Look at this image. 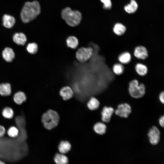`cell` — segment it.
<instances>
[{
    "mask_svg": "<svg viewBox=\"0 0 164 164\" xmlns=\"http://www.w3.org/2000/svg\"><path fill=\"white\" fill-rule=\"evenodd\" d=\"M40 13V7L38 1L26 2L21 12L22 20L24 23H28L35 19Z\"/></svg>",
    "mask_w": 164,
    "mask_h": 164,
    "instance_id": "1",
    "label": "cell"
},
{
    "mask_svg": "<svg viewBox=\"0 0 164 164\" xmlns=\"http://www.w3.org/2000/svg\"><path fill=\"white\" fill-rule=\"evenodd\" d=\"M62 17L69 26L74 27L80 23L82 16L81 13L77 10L73 11L69 7L63 9L61 13Z\"/></svg>",
    "mask_w": 164,
    "mask_h": 164,
    "instance_id": "2",
    "label": "cell"
},
{
    "mask_svg": "<svg viewBox=\"0 0 164 164\" xmlns=\"http://www.w3.org/2000/svg\"><path fill=\"white\" fill-rule=\"evenodd\" d=\"M59 120V117L55 111L49 110L42 116V121L44 127L49 130L56 126Z\"/></svg>",
    "mask_w": 164,
    "mask_h": 164,
    "instance_id": "3",
    "label": "cell"
},
{
    "mask_svg": "<svg viewBox=\"0 0 164 164\" xmlns=\"http://www.w3.org/2000/svg\"><path fill=\"white\" fill-rule=\"evenodd\" d=\"M128 91L132 97L135 98H140L145 94V87L143 84H139L137 80L134 79L129 83Z\"/></svg>",
    "mask_w": 164,
    "mask_h": 164,
    "instance_id": "4",
    "label": "cell"
},
{
    "mask_svg": "<svg viewBox=\"0 0 164 164\" xmlns=\"http://www.w3.org/2000/svg\"><path fill=\"white\" fill-rule=\"evenodd\" d=\"M93 48L90 47H81L77 51L76 57L80 62H85L91 57L93 54Z\"/></svg>",
    "mask_w": 164,
    "mask_h": 164,
    "instance_id": "5",
    "label": "cell"
},
{
    "mask_svg": "<svg viewBox=\"0 0 164 164\" xmlns=\"http://www.w3.org/2000/svg\"><path fill=\"white\" fill-rule=\"evenodd\" d=\"M150 143L155 145L159 142L160 139V132L158 128L153 126L149 130L148 133Z\"/></svg>",
    "mask_w": 164,
    "mask_h": 164,
    "instance_id": "6",
    "label": "cell"
},
{
    "mask_svg": "<svg viewBox=\"0 0 164 164\" xmlns=\"http://www.w3.org/2000/svg\"><path fill=\"white\" fill-rule=\"evenodd\" d=\"M131 112V108L128 104L125 103L119 104L115 111V114L121 117L127 118Z\"/></svg>",
    "mask_w": 164,
    "mask_h": 164,
    "instance_id": "7",
    "label": "cell"
},
{
    "mask_svg": "<svg viewBox=\"0 0 164 164\" xmlns=\"http://www.w3.org/2000/svg\"><path fill=\"white\" fill-rule=\"evenodd\" d=\"M134 54L137 58L141 60H145L148 56V53L147 49L144 46H139L135 49Z\"/></svg>",
    "mask_w": 164,
    "mask_h": 164,
    "instance_id": "8",
    "label": "cell"
},
{
    "mask_svg": "<svg viewBox=\"0 0 164 164\" xmlns=\"http://www.w3.org/2000/svg\"><path fill=\"white\" fill-rule=\"evenodd\" d=\"M114 112V109L111 107H104L102 111L101 120L105 122H109Z\"/></svg>",
    "mask_w": 164,
    "mask_h": 164,
    "instance_id": "9",
    "label": "cell"
},
{
    "mask_svg": "<svg viewBox=\"0 0 164 164\" xmlns=\"http://www.w3.org/2000/svg\"><path fill=\"white\" fill-rule=\"evenodd\" d=\"M60 95L63 100H69L72 97L73 95V92L71 88L69 86L63 87L60 90Z\"/></svg>",
    "mask_w": 164,
    "mask_h": 164,
    "instance_id": "10",
    "label": "cell"
},
{
    "mask_svg": "<svg viewBox=\"0 0 164 164\" xmlns=\"http://www.w3.org/2000/svg\"><path fill=\"white\" fill-rule=\"evenodd\" d=\"M2 20L4 26L7 28L12 27L15 22V19L13 16L8 14H5L3 15Z\"/></svg>",
    "mask_w": 164,
    "mask_h": 164,
    "instance_id": "11",
    "label": "cell"
},
{
    "mask_svg": "<svg viewBox=\"0 0 164 164\" xmlns=\"http://www.w3.org/2000/svg\"><path fill=\"white\" fill-rule=\"evenodd\" d=\"M2 56L4 59L7 62H11L14 59L15 53L13 50L9 47L5 48L2 53Z\"/></svg>",
    "mask_w": 164,
    "mask_h": 164,
    "instance_id": "12",
    "label": "cell"
},
{
    "mask_svg": "<svg viewBox=\"0 0 164 164\" xmlns=\"http://www.w3.org/2000/svg\"><path fill=\"white\" fill-rule=\"evenodd\" d=\"M13 39L14 42L19 45H24L27 41L26 36L22 32L15 33L13 36Z\"/></svg>",
    "mask_w": 164,
    "mask_h": 164,
    "instance_id": "13",
    "label": "cell"
},
{
    "mask_svg": "<svg viewBox=\"0 0 164 164\" xmlns=\"http://www.w3.org/2000/svg\"><path fill=\"white\" fill-rule=\"evenodd\" d=\"M11 93L10 84L8 83L0 84V94L3 96H8Z\"/></svg>",
    "mask_w": 164,
    "mask_h": 164,
    "instance_id": "14",
    "label": "cell"
},
{
    "mask_svg": "<svg viewBox=\"0 0 164 164\" xmlns=\"http://www.w3.org/2000/svg\"><path fill=\"white\" fill-rule=\"evenodd\" d=\"M54 160L56 164H68V159L63 154L56 153L54 157Z\"/></svg>",
    "mask_w": 164,
    "mask_h": 164,
    "instance_id": "15",
    "label": "cell"
},
{
    "mask_svg": "<svg viewBox=\"0 0 164 164\" xmlns=\"http://www.w3.org/2000/svg\"><path fill=\"white\" fill-rule=\"evenodd\" d=\"M26 97L25 93L19 91L15 93L13 96L14 102L17 104H21L26 100Z\"/></svg>",
    "mask_w": 164,
    "mask_h": 164,
    "instance_id": "16",
    "label": "cell"
},
{
    "mask_svg": "<svg viewBox=\"0 0 164 164\" xmlns=\"http://www.w3.org/2000/svg\"><path fill=\"white\" fill-rule=\"evenodd\" d=\"M71 149L70 143L67 141H62L58 146V149L61 153L64 154L69 152Z\"/></svg>",
    "mask_w": 164,
    "mask_h": 164,
    "instance_id": "17",
    "label": "cell"
},
{
    "mask_svg": "<svg viewBox=\"0 0 164 164\" xmlns=\"http://www.w3.org/2000/svg\"><path fill=\"white\" fill-rule=\"evenodd\" d=\"M138 5L135 0H131L130 2L125 6L124 9L127 13L130 14L135 12L137 9Z\"/></svg>",
    "mask_w": 164,
    "mask_h": 164,
    "instance_id": "18",
    "label": "cell"
},
{
    "mask_svg": "<svg viewBox=\"0 0 164 164\" xmlns=\"http://www.w3.org/2000/svg\"><path fill=\"white\" fill-rule=\"evenodd\" d=\"M107 127L103 123L99 122L95 124L94 126V131L97 134L102 135L106 132Z\"/></svg>",
    "mask_w": 164,
    "mask_h": 164,
    "instance_id": "19",
    "label": "cell"
},
{
    "mask_svg": "<svg viewBox=\"0 0 164 164\" xmlns=\"http://www.w3.org/2000/svg\"><path fill=\"white\" fill-rule=\"evenodd\" d=\"M119 62L121 64H127L131 61V56L128 52H125L121 53L118 58Z\"/></svg>",
    "mask_w": 164,
    "mask_h": 164,
    "instance_id": "20",
    "label": "cell"
},
{
    "mask_svg": "<svg viewBox=\"0 0 164 164\" xmlns=\"http://www.w3.org/2000/svg\"><path fill=\"white\" fill-rule=\"evenodd\" d=\"M126 30L125 26L121 23L115 24L113 28L114 33L118 36H121L125 33Z\"/></svg>",
    "mask_w": 164,
    "mask_h": 164,
    "instance_id": "21",
    "label": "cell"
},
{
    "mask_svg": "<svg viewBox=\"0 0 164 164\" xmlns=\"http://www.w3.org/2000/svg\"><path fill=\"white\" fill-rule=\"evenodd\" d=\"M67 46L71 48L75 49L78 46L79 41L77 39L75 36H69L66 40Z\"/></svg>",
    "mask_w": 164,
    "mask_h": 164,
    "instance_id": "22",
    "label": "cell"
},
{
    "mask_svg": "<svg viewBox=\"0 0 164 164\" xmlns=\"http://www.w3.org/2000/svg\"><path fill=\"white\" fill-rule=\"evenodd\" d=\"M135 70L137 73L139 75L144 76L148 72L147 66L141 63H138L135 66Z\"/></svg>",
    "mask_w": 164,
    "mask_h": 164,
    "instance_id": "23",
    "label": "cell"
},
{
    "mask_svg": "<svg viewBox=\"0 0 164 164\" xmlns=\"http://www.w3.org/2000/svg\"><path fill=\"white\" fill-rule=\"evenodd\" d=\"M100 105L98 100L94 97H92L89 100L87 104L89 109L91 110H94L97 109Z\"/></svg>",
    "mask_w": 164,
    "mask_h": 164,
    "instance_id": "24",
    "label": "cell"
},
{
    "mask_svg": "<svg viewBox=\"0 0 164 164\" xmlns=\"http://www.w3.org/2000/svg\"><path fill=\"white\" fill-rule=\"evenodd\" d=\"M2 114L5 118L10 119L13 117L14 112L11 108L7 107L3 109L2 112Z\"/></svg>",
    "mask_w": 164,
    "mask_h": 164,
    "instance_id": "25",
    "label": "cell"
},
{
    "mask_svg": "<svg viewBox=\"0 0 164 164\" xmlns=\"http://www.w3.org/2000/svg\"><path fill=\"white\" fill-rule=\"evenodd\" d=\"M124 70V67L121 63H116L113 66V70L116 75H121L123 73Z\"/></svg>",
    "mask_w": 164,
    "mask_h": 164,
    "instance_id": "26",
    "label": "cell"
},
{
    "mask_svg": "<svg viewBox=\"0 0 164 164\" xmlns=\"http://www.w3.org/2000/svg\"><path fill=\"white\" fill-rule=\"evenodd\" d=\"M28 52L32 54H34L37 53L38 49L37 44L34 43H29L26 47Z\"/></svg>",
    "mask_w": 164,
    "mask_h": 164,
    "instance_id": "27",
    "label": "cell"
},
{
    "mask_svg": "<svg viewBox=\"0 0 164 164\" xmlns=\"http://www.w3.org/2000/svg\"><path fill=\"white\" fill-rule=\"evenodd\" d=\"M7 133L8 135L12 138L17 137L19 133L18 129L15 126L11 127L8 130Z\"/></svg>",
    "mask_w": 164,
    "mask_h": 164,
    "instance_id": "28",
    "label": "cell"
},
{
    "mask_svg": "<svg viewBox=\"0 0 164 164\" xmlns=\"http://www.w3.org/2000/svg\"><path fill=\"white\" fill-rule=\"evenodd\" d=\"M103 8L106 9H111L112 4L111 0H106L104 3Z\"/></svg>",
    "mask_w": 164,
    "mask_h": 164,
    "instance_id": "29",
    "label": "cell"
},
{
    "mask_svg": "<svg viewBox=\"0 0 164 164\" xmlns=\"http://www.w3.org/2000/svg\"><path fill=\"white\" fill-rule=\"evenodd\" d=\"M5 128L3 126L0 125V138L3 136L5 134Z\"/></svg>",
    "mask_w": 164,
    "mask_h": 164,
    "instance_id": "30",
    "label": "cell"
},
{
    "mask_svg": "<svg viewBox=\"0 0 164 164\" xmlns=\"http://www.w3.org/2000/svg\"><path fill=\"white\" fill-rule=\"evenodd\" d=\"M159 98L160 101L162 104L164 103V92H161L159 94Z\"/></svg>",
    "mask_w": 164,
    "mask_h": 164,
    "instance_id": "31",
    "label": "cell"
},
{
    "mask_svg": "<svg viewBox=\"0 0 164 164\" xmlns=\"http://www.w3.org/2000/svg\"><path fill=\"white\" fill-rule=\"evenodd\" d=\"M159 123L160 125L162 127L164 126V116H161L159 119Z\"/></svg>",
    "mask_w": 164,
    "mask_h": 164,
    "instance_id": "32",
    "label": "cell"
},
{
    "mask_svg": "<svg viewBox=\"0 0 164 164\" xmlns=\"http://www.w3.org/2000/svg\"><path fill=\"white\" fill-rule=\"evenodd\" d=\"M0 164H6L5 162L0 160Z\"/></svg>",
    "mask_w": 164,
    "mask_h": 164,
    "instance_id": "33",
    "label": "cell"
},
{
    "mask_svg": "<svg viewBox=\"0 0 164 164\" xmlns=\"http://www.w3.org/2000/svg\"><path fill=\"white\" fill-rule=\"evenodd\" d=\"M106 0H101V2L103 3Z\"/></svg>",
    "mask_w": 164,
    "mask_h": 164,
    "instance_id": "34",
    "label": "cell"
}]
</instances>
